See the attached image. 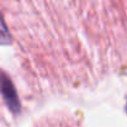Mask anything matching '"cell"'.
<instances>
[{
	"label": "cell",
	"instance_id": "2",
	"mask_svg": "<svg viewBox=\"0 0 127 127\" xmlns=\"http://www.w3.org/2000/svg\"><path fill=\"white\" fill-rule=\"evenodd\" d=\"M11 43V35L4 22V19H2V15L0 12V44L2 46H6V44H10Z\"/></svg>",
	"mask_w": 127,
	"mask_h": 127
},
{
	"label": "cell",
	"instance_id": "3",
	"mask_svg": "<svg viewBox=\"0 0 127 127\" xmlns=\"http://www.w3.org/2000/svg\"><path fill=\"white\" fill-rule=\"evenodd\" d=\"M126 111H127V105H126Z\"/></svg>",
	"mask_w": 127,
	"mask_h": 127
},
{
	"label": "cell",
	"instance_id": "1",
	"mask_svg": "<svg viewBox=\"0 0 127 127\" xmlns=\"http://www.w3.org/2000/svg\"><path fill=\"white\" fill-rule=\"evenodd\" d=\"M0 93H1L7 107L14 114H17L21 109V105H20L16 90L14 88L11 79L9 78V75L1 69H0Z\"/></svg>",
	"mask_w": 127,
	"mask_h": 127
}]
</instances>
